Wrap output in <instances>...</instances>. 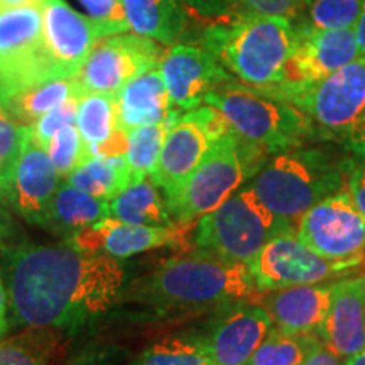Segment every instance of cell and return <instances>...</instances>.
Wrapping results in <instances>:
<instances>
[{"instance_id": "obj_1", "label": "cell", "mask_w": 365, "mask_h": 365, "mask_svg": "<svg viewBox=\"0 0 365 365\" xmlns=\"http://www.w3.org/2000/svg\"><path fill=\"white\" fill-rule=\"evenodd\" d=\"M125 271L118 259L61 244H22L4 254V282L14 325L76 328L120 299Z\"/></svg>"}, {"instance_id": "obj_2", "label": "cell", "mask_w": 365, "mask_h": 365, "mask_svg": "<svg viewBox=\"0 0 365 365\" xmlns=\"http://www.w3.org/2000/svg\"><path fill=\"white\" fill-rule=\"evenodd\" d=\"M130 296L158 312H191L259 301L261 293L249 266L195 250L168 259L156 271L137 281Z\"/></svg>"}, {"instance_id": "obj_3", "label": "cell", "mask_w": 365, "mask_h": 365, "mask_svg": "<svg viewBox=\"0 0 365 365\" xmlns=\"http://www.w3.org/2000/svg\"><path fill=\"white\" fill-rule=\"evenodd\" d=\"M296 29L284 17L242 12L212 21L202 46L240 83L267 90L279 83Z\"/></svg>"}, {"instance_id": "obj_4", "label": "cell", "mask_w": 365, "mask_h": 365, "mask_svg": "<svg viewBox=\"0 0 365 365\" xmlns=\"http://www.w3.org/2000/svg\"><path fill=\"white\" fill-rule=\"evenodd\" d=\"M349 163L323 149L298 145L264 159L249 186L274 215L294 227L307 210L346 191Z\"/></svg>"}, {"instance_id": "obj_5", "label": "cell", "mask_w": 365, "mask_h": 365, "mask_svg": "<svg viewBox=\"0 0 365 365\" xmlns=\"http://www.w3.org/2000/svg\"><path fill=\"white\" fill-rule=\"evenodd\" d=\"M205 105L220 113L242 143L262 150L266 156L298 148L319 134L293 103L235 78H228L210 91Z\"/></svg>"}, {"instance_id": "obj_6", "label": "cell", "mask_w": 365, "mask_h": 365, "mask_svg": "<svg viewBox=\"0 0 365 365\" xmlns=\"http://www.w3.org/2000/svg\"><path fill=\"white\" fill-rule=\"evenodd\" d=\"M266 158L262 150L242 143L228 129L213 144L202 164L166 198L173 223L185 230L193 228L200 218L250 180Z\"/></svg>"}, {"instance_id": "obj_7", "label": "cell", "mask_w": 365, "mask_h": 365, "mask_svg": "<svg viewBox=\"0 0 365 365\" xmlns=\"http://www.w3.org/2000/svg\"><path fill=\"white\" fill-rule=\"evenodd\" d=\"M296 230L274 215L247 185L196 222L193 240L200 252L250 266L272 237Z\"/></svg>"}, {"instance_id": "obj_8", "label": "cell", "mask_w": 365, "mask_h": 365, "mask_svg": "<svg viewBox=\"0 0 365 365\" xmlns=\"http://www.w3.org/2000/svg\"><path fill=\"white\" fill-rule=\"evenodd\" d=\"M56 78L65 76L46 48L43 4L0 9V103Z\"/></svg>"}, {"instance_id": "obj_9", "label": "cell", "mask_w": 365, "mask_h": 365, "mask_svg": "<svg viewBox=\"0 0 365 365\" xmlns=\"http://www.w3.org/2000/svg\"><path fill=\"white\" fill-rule=\"evenodd\" d=\"M267 93L299 108L319 134L339 139L365 118V54L317 83Z\"/></svg>"}, {"instance_id": "obj_10", "label": "cell", "mask_w": 365, "mask_h": 365, "mask_svg": "<svg viewBox=\"0 0 365 365\" xmlns=\"http://www.w3.org/2000/svg\"><path fill=\"white\" fill-rule=\"evenodd\" d=\"M364 262L365 257L352 261L322 257L298 239L296 230H291L272 237L249 269L255 287L264 294L284 287L336 281L364 267Z\"/></svg>"}, {"instance_id": "obj_11", "label": "cell", "mask_w": 365, "mask_h": 365, "mask_svg": "<svg viewBox=\"0 0 365 365\" xmlns=\"http://www.w3.org/2000/svg\"><path fill=\"white\" fill-rule=\"evenodd\" d=\"M227 130L228 125L220 113L205 103L182 112L176 118L168 130L158 164L150 175L164 198L180 188Z\"/></svg>"}, {"instance_id": "obj_12", "label": "cell", "mask_w": 365, "mask_h": 365, "mask_svg": "<svg viewBox=\"0 0 365 365\" xmlns=\"http://www.w3.org/2000/svg\"><path fill=\"white\" fill-rule=\"evenodd\" d=\"M163 44L135 33L105 36L75 75L80 93L117 95L135 76L159 66Z\"/></svg>"}, {"instance_id": "obj_13", "label": "cell", "mask_w": 365, "mask_h": 365, "mask_svg": "<svg viewBox=\"0 0 365 365\" xmlns=\"http://www.w3.org/2000/svg\"><path fill=\"white\" fill-rule=\"evenodd\" d=\"M296 235L307 247L331 261L365 257V215L346 191L314 205L296 223Z\"/></svg>"}, {"instance_id": "obj_14", "label": "cell", "mask_w": 365, "mask_h": 365, "mask_svg": "<svg viewBox=\"0 0 365 365\" xmlns=\"http://www.w3.org/2000/svg\"><path fill=\"white\" fill-rule=\"evenodd\" d=\"M294 29L296 43L282 78L276 86L264 91L303 88L327 78L360 56L354 29H317L304 26Z\"/></svg>"}, {"instance_id": "obj_15", "label": "cell", "mask_w": 365, "mask_h": 365, "mask_svg": "<svg viewBox=\"0 0 365 365\" xmlns=\"http://www.w3.org/2000/svg\"><path fill=\"white\" fill-rule=\"evenodd\" d=\"M173 108L188 112L202 107L213 88L234 76L203 46L173 44L159 61Z\"/></svg>"}, {"instance_id": "obj_16", "label": "cell", "mask_w": 365, "mask_h": 365, "mask_svg": "<svg viewBox=\"0 0 365 365\" xmlns=\"http://www.w3.org/2000/svg\"><path fill=\"white\" fill-rule=\"evenodd\" d=\"M46 48L65 78H73L95 44L105 38L88 16L75 11L65 0H43Z\"/></svg>"}, {"instance_id": "obj_17", "label": "cell", "mask_w": 365, "mask_h": 365, "mask_svg": "<svg viewBox=\"0 0 365 365\" xmlns=\"http://www.w3.org/2000/svg\"><path fill=\"white\" fill-rule=\"evenodd\" d=\"M186 232L188 230L178 225H135L115 218H105L65 240L76 249L110 255L120 261L166 245H181Z\"/></svg>"}, {"instance_id": "obj_18", "label": "cell", "mask_w": 365, "mask_h": 365, "mask_svg": "<svg viewBox=\"0 0 365 365\" xmlns=\"http://www.w3.org/2000/svg\"><path fill=\"white\" fill-rule=\"evenodd\" d=\"M48 150L27 132L19 158L14 166L7 200L34 225L43 227L56 190L61 182Z\"/></svg>"}, {"instance_id": "obj_19", "label": "cell", "mask_w": 365, "mask_h": 365, "mask_svg": "<svg viewBox=\"0 0 365 365\" xmlns=\"http://www.w3.org/2000/svg\"><path fill=\"white\" fill-rule=\"evenodd\" d=\"M274 325L261 303L232 304L203 336L217 365H244Z\"/></svg>"}, {"instance_id": "obj_20", "label": "cell", "mask_w": 365, "mask_h": 365, "mask_svg": "<svg viewBox=\"0 0 365 365\" xmlns=\"http://www.w3.org/2000/svg\"><path fill=\"white\" fill-rule=\"evenodd\" d=\"M318 336L341 360L365 349V272L335 281Z\"/></svg>"}, {"instance_id": "obj_21", "label": "cell", "mask_w": 365, "mask_h": 365, "mask_svg": "<svg viewBox=\"0 0 365 365\" xmlns=\"http://www.w3.org/2000/svg\"><path fill=\"white\" fill-rule=\"evenodd\" d=\"M335 281L284 287L261 294L272 325L289 335H318L331 303Z\"/></svg>"}, {"instance_id": "obj_22", "label": "cell", "mask_w": 365, "mask_h": 365, "mask_svg": "<svg viewBox=\"0 0 365 365\" xmlns=\"http://www.w3.org/2000/svg\"><path fill=\"white\" fill-rule=\"evenodd\" d=\"M115 100L118 124L127 132L137 127L175 122L181 115L173 108L159 66L122 86Z\"/></svg>"}, {"instance_id": "obj_23", "label": "cell", "mask_w": 365, "mask_h": 365, "mask_svg": "<svg viewBox=\"0 0 365 365\" xmlns=\"http://www.w3.org/2000/svg\"><path fill=\"white\" fill-rule=\"evenodd\" d=\"M75 124L88 145L90 156L107 159L125 158L129 148V132L118 124L115 95H81Z\"/></svg>"}, {"instance_id": "obj_24", "label": "cell", "mask_w": 365, "mask_h": 365, "mask_svg": "<svg viewBox=\"0 0 365 365\" xmlns=\"http://www.w3.org/2000/svg\"><path fill=\"white\" fill-rule=\"evenodd\" d=\"M105 218H110V202L85 193L63 180L49 205L43 228L68 239Z\"/></svg>"}, {"instance_id": "obj_25", "label": "cell", "mask_w": 365, "mask_h": 365, "mask_svg": "<svg viewBox=\"0 0 365 365\" xmlns=\"http://www.w3.org/2000/svg\"><path fill=\"white\" fill-rule=\"evenodd\" d=\"M132 33L163 46L178 44L188 26L181 0H122Z\"/></svg>"}, {"instance_id": "obj_26", "label": "cell", "mask_w": 365, "mask_h": 365, "mask_svg": "<svg viewBox=\"0 0 365 365\" xmlns=\"http://www.w3.org/2000/svg\"><path fill=\"white\" fill-rule=\"evenodd\" d=\"M110 218L135 225H175L168 212L166 198L150 176L134 181L110 200Z\"/></svg>"}, {"instance_id": "obj_27", "label": "cell", "mask_w": 365, "mask_h": 365, "mask_svg": "<svg viewBox=\"0 0 365 365\" xmlns=\"http://www.w3.org/2000/svg\"><path fill=\"white\" fill-rule=\"evenodd\" d=\"M70 185L91 196L110 202L134 182L125 158L90 156L66 178Z\"/></svg>"}, {"instance_id": "obj_28", "label": "cell", "mask_w": 365, "mask_h": 365, "mask_svg": "<svg viewBox=\"0 0 365 365\" xmlns=\"http://www.w3.org/2000/svg\"><path fill=\"white\" fill-rule=\"evenodd\" d=\"M71 97H81L78 83L73 78H56L31 86L14 95L2 105L7 112L22 125H31L41 115L59 107Z\"/></svg>"}, {"instance_id": "obj_29", "label": "cell", "mask_w": 365, "mask_h": 365, "mask_svg": "<svg viewBox=\"0 0 365 365\" xmlns=\"http://www.w3.org/2000/svg\"><path fill=\"white\" fill-rule=\"evenodd\" d=\"M59 341L56 328H26L0 340V365H49Z\"/></svg>"}, {"instance_id": "obj_30", "label": "cell", "mask_w": 365, "mask_h": 365, "mask_svg": "<svg viewBox=\"0 0 365 365\" xmlns=\"http://www.w3.org/2000/svg\"><path fill=\"white\" fill-rule=\"evenodd\" d=\"M129 365H217L210 355L203 336L171 335L140 352Z\"/></svg>"}, {"instance_id": "obj_31", "label": "cell", "mask_w": 365, "mask_h": 365, "mask_svg": "<svg viewBox=\"0 0 365 365\" xmlns=\"http://www.w3.org/2000/svg\"><path fill=\"white\" fill-rule=\"evenodd\" d=\"M318 335H289L272 327L244 365H301Z\"/></svg>"}, {"instance_id": "obj_32", "label": "cell", "mask_w": 365, "mask_h": 365, "mask_svg": "<svg viewBox=\"0 0 365 365\" xmlns=\"http://www.w3.org/2000/svg\"><path fill=\"white\" fill-rule=\"evenodd\" d=\"M175 122H161V124L129 130V148H127L125 159L134 181L153 175L168 130Z\"/></svg>"}, {"instance_id": "obj_33", "label": "cell", "mask_w": 365, "mask_h": 365, "mask_svg": "<svg viewBox=\"0 0 365 365\" xmlns=\"http://www.w3.org/2000/svg\"><path fill=\"white\" fill-rule=\"evenodd\" d=\"M365 0H312L301 24L317 29H354Z\"/></svg>"}, {"instance_id": "obj_34", "label": "cell", "mask_w": 365, "mask_h": 365, "mask_svg": "<svg viewBox=\"0 0 365 365\" xmlns=\"http://www.w3.org/2000/svg\"><path fill=\"white\" fill-rule=\"evenodd\" d=\"M29 132V125H22L0 103V200H7L11 178L17 158Z\"/></svg>"}, {"instance_id": "obj_35", "label": "cell", "mask_w": 365, "mask_h": 365, "mask_svg": "<svg viewBox=\"0 0 365 365\" xmlns=\"http://www.w3.org/2000/svg\"><path fill=\"white\" fill-rule=\"evenodd\" d=\"M46 150H48L61 180H66L80 164H83L90 158L88 145L81 137L76 124L66 125L58 130L49 140Z\"/></svg>"}, {"instance_id": "obj_36", "label": "cell", "mask_w": 365, "mask_h": 365, "mask_svg": "<svg viewBox=\"0 0 365 365\" xmlns=\"http://www.w3.org/2000/svg\"><path fill=\"white\" fill-rule=\"evenodd\" d=\"M88 17L102 29L103 36L129 33L122 0H78Z\"/></svg>"}, {"instance_id": "obj_37", "label": "cell", "mask_w": 365, "mask_h": 365, "mask_svg": "<svg viewBox=\"0 0 365 365\" xmlns=\"http://www.w3.org/2000/svg\"><path fill=\"white\" fill-rule=\"evenodd\" d=\"M78 98L80 97H71L66 100L65 103H61L59 107L53 108L44 115H41L38 120L33 122L29 125V132L33 135V139L39 145L48 148L49 140L53 139V135L58 130H61L63 127L75 124L76 120V108H78Z\"/></svg>"}, {"instance_id": "obj_38", "label": "cell", "mask_w": 365, "mask_h": 365, "mask_svg": "<svg viewBox=\"0 0 365 365\" xmlns=\"http://www.w3.org/2000/svg\"><path fill=\"white\" fill-rule=\"evenodd\" d=\"M245 12L262 14V16H277L293 21L303 0H239Z\"/></svg>"}, {"instance_id": "obj_39", "label": "cell", "mask_w": 365, "mask_h": 365, "mask_svg": "<svg viewBox=\"0 0 365 365\" xmlns=\"http://www.w3.org/2000/svg\"><path fill=\"white\" fill-rule=\"evenodd\" d=\"M346 193L354 207L365 215V159L352 158L346 171Z\"/></svg>"}, {"instance_id": "obj_40", "label": "cell", "mask_w": 365, "mask_h": 365, "mask_svg": "<svg viewBox=\"0 0 365 365\" xmlns=\"http://www.w3.org/2000/svg\"><path fill=\"white\" fill-rule=\"evenodd\" d=\"M186 7L207 19H222L232 16V11L239 6V0H181Z\"/></svg>"}, {"instance_id": "obj_41", "label": "cell", "mask_w": 365, "mask_h": 365, "mask_svg": "<svg viewBox=\"0 0 365 365\" xmlns=\"http://www.w3.org/2000/svg\"><path fill=\"white\" fill-rule=\"evenodd\" d=\"M340 144L352 153L355 158L365 159V118L359 122L357 125L352 127L349 132L339 137Z\"/></svg>"}, {"instance_id": "obj_42", "label": "cell", "mask_w": 365, "mask_h": 365, "mask_svg": "<svg viewBox=\"0 0 365 365\" xmlns=\"http://www.w3.org/2000/svg\"><path fill=\"white\" fill-rule=\"evenodd\" d=\"M301 365H344L339 355L331 352L322 340L314 341V345L309 349L307 359Z\"/></svg>"}, {"instance_id": "obj_43", "label": "cell", "mask_w": 365, "mask_h": 365, "mask_svg": "<svg viewBox=\"0 0 365 365\" xmlns=\"http://www.w3.org/2000/svg\"><path fill=\"white\" fill-rule=\"evenodd\" d=\"M9 325H11V322H9V294L4 277L0 276V340L6 339Z\"/></svg>"}, {"instance_id": "obj_44", "label": "cell", "mask_w": 365, "mask_h": 365, "mask_svg": "<svg viewBox=\"0 0 365 365\" xmlns=\"http://www.w3.org/2000/svg\"><path fill=\"white\" fill-rule=\"evenodd\" d=\"M354 33H355V39H357L359 54H365V6L362 9V12H360L357 22H355Z\"/></svg>"}, {"instance_id": "obj_45", "label": "cell", "mask_w": 365, "mask_h": 365, "mask_svg": "<svg viewBox=\"0 0 365 365\" xmlns=\"http://www.w3.org/2000/svg\"><path fill=\"white\" fill-rule=\"evenodd\" d=\"M34 4H43V0H0V9L34 6Z\"/></svg>"}, {"instance_id": "obj_46", "label": "cell", "mask_w": 365, "mask_h": 365, "mask_svg": "<svg viewBox=\"0 0 365 365\" xmlns=\"http://www.w3.org/2000/svg\"><path fill=\"white\" fill-rule=\"evenodd\" d=\"M344 365H365V349H362L360 352L352 355V357L345 359Z\"/></svg>"}, {"instance_id": "obj_47", "label": "cell", "mask_w": 365, "mask_h": 365, "mask_svg": "<svg viewBox=\"0 0 365 365\" xmlns=\"http://www.w3.org/2000/svg\"><path fill=\"white\" fill-rule=\"evenodd\" d=\"M312 2V0H303V6H307V4Z\"/></svg>"}, {"instance_id": "obj_48", "label": "cell", "mask_w": 365, "mask_h": 365, "mask_svg": "<svg viewBox=\"0 0 365 365\" xmlns=\"http://www.w3.org/2000/svg\"><path fill=\"white\" fill-rule=\"evenodd\" d=\"M364 269H365V262H364Z\"/></svg>"}]
</instances>
